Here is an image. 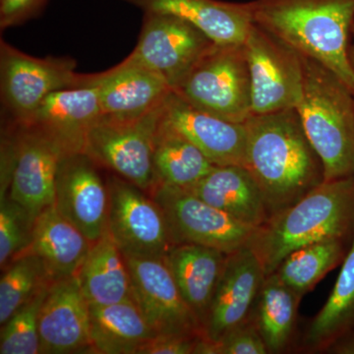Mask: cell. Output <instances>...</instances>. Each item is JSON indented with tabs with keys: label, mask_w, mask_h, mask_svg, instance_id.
<instances>
[{
	"label": "cell",
	"mask_w": 354,
	"mask_h": 354,
	"mask_svg": "<svg viewBox=\"0 0 354 354\" xmlns=\"http://www.w3.org/2000/svg\"><path fill=\"white\" fill-rule=\"evenodd\" d=\"M244 123L243 167L259 185L270 218L323 183L322 162L305 134L297 109L252 114Z\"/></svg>",
	"instance_id": "cell-1"
},
{
	"label": "cell",
	"mask_w": 354,
	"mask_h": 354,
	"mask_svg": "<svg viewBox=\"0 0 354 354\" xmlns=\"http://www.w3.org/2000/svg\"><path fill=\"white\" fill-rule=\"evenodd\" d=\"M354 176L323 181L292 206L257 227L249 247L266 276L297 249L317 242L353 239Z\"/></svg>",
	"instance_id": "cell-2"
},
{
	"label": "cell",
	"mask_w": 354,
	"mask_h": 354,
	"mask_svg": "<svg viewBox=\"0 0 354 354\" xmlns=\"http://www.w3.org/2000/svg\"><path fill=\"white\" fill-rule=\"evenodd\" d=\"M256 24L304 57L325 65L354 94V67L348 38L354 21V0H255Z\"/></svg>",
	"instance_id": "cell-3"
},
{
	"label": "cell",
	"mask_w": 354,
	"mask_h": 354,
	"mask_svg": "<svg viewBox=\"0 0 354 354\" xmlns=\"http://www.w3.org/2000/svg\"><path fill=\"white\" fill-rule=\"evenodd\" d=\"M304 83L297 113L320 158L324 181L354 176V94L339 76L302 55Z\"/></svg>",
	"instance_id": "cell-4"
},
{
	"label": "cell",
	"mask_w": 354,
	"mask_h": 354,
	"mask_svg": "<svg viewBox=\"0 0 354 354\" xmlns=\"http://www.w3.org/2000/svg\"><path fill=\"white\" fill-rule=\"evenodd\" d=\"M172 91L201 111L232 122H245L253 113L244 44H214Z\"/></svg>",
	"instance_id": "cell-5"
},
{
	"label": "cell",
	"mask_w": 354,
	"mask_h": 354,
	"mask_svg": "<svg viewBox=\"0 0 354 354\" xmlns=\"http://www.w3.org/2000/svg\"><path fill=\"white\" fill-rule=\"evenodd\" d=\"M162 108L164 102L142 118L130 121L102 118L88 133L84 153L100 167L152 194L158 185L153 147Z\"/></svg>",
	"instance_id": "cell-6"
},
{
	"label": "cell",
	"mask_w": 354,
	"mask_h": 354,
	"mask_svg": "<svg viewBox=\"0 0 354 354\" xmlns=\"http://www.w3.org/2000/svg\"><path fill=\"white\" fill-rule=\"evenodd\" d=\"M70 57L39 58L0 41V95L12 124H24L53 93L80 86L82 74Z\"/></svg>",
	"instance_id": "cell-7"
},
{
	"label": "cell",
	"mask_w": 354,
	"mask_h": 354,
	"mask_svg": "<svg viewBox=\"0 0 354 354\" xmlns=\"http://www.w3.org/2000/svg\"><path fill=\"white\" fill-rule=\"evenodd\" d=\"M244 48L250 71L252 113L297 109L304 92L302 55L255 22Z\"/></svg>",
	"instance_id": "cell-8"
},
{
	"label": "cell",
	"mask_w": 354,
	"mask_h": 354,
	"mask_svg": "<svg viewBox=\"0 0 354 354\" xmlns=\"http://www.w3.org/2000/svg\"><path fill=\"white\" fill-rule=\"evenodd\" d=\"M151 196L164 211L174 245L197 244L232 254L248 246L257 230L181 188L160 184Z\"/></svg>",
	"instance_id": "cell-9"
},
{
	"label": "cell",
	"mask_w": 354,
	"mask_h": 354,
	"mask_svg": "<svg viewBox=\"0 0 354 354\" xmlns=\"http://www.w3.org/2000/svg\"><path fill=\"white\" fill-rule=\"evenodd\" d=\"M108 232L123 255L165 258L174 246L162 209L151 195L127 179H106Z\"/></svg>",
	"instance_id": "cell-10"
},
{
	"label": "cell",
	"mask_w": 354,
	"mask_h": 354,
	"mask_svg": "<svg viewBox=\"0 0 354 354\" xmlns=\"http://www.w3.org/2000/svg\"><path fill=\"white\" fill-rule=\"evenodd\" d=\"M215 43L187 21L162 13H144L130 59L164 78L172 90Z\"/></svg>",
	"instance_id": "cell-11"
},
{
	"label": "cell",
	"mask_w": 354,
	"mask_h": 354,
	"mask_svg": "<svg viewBox=\"0 0 354 354\" xmlns=\"http://www.w3.org/2000/svg\"><path fill=\"white\" fill-rule=\"evenodd\" d=\"M123 256L131 278L133 299L153 335L203 337L201 324L181 295L165 258Z\"/></svg>",
	"instance_id": "cell-12"
},
{
	"label": "cell",
	"mask_w": 354,
	"mask_h": 354,
	"mask_svg": "<svg viewBox=\"0 0 354 354\" xmlns=\"http://www.w3.org/2000/svg\"><path fill=\"white\" fill-rule=\"evenodd\" d=\"M99 167L86 153L65 155L55 180V208L92 244L108 232L109 187Z\"/></svg>",
	"instance_id": "cell-13"
},
{
	"label": "cell",
	"mask_w": 354,
	"mask_h": 354,
	"mask_svg": "<svg viewBox=\"0 0 354 354\" xmlns=\"http://www.w3.org/2000/svg\"><path fill=\"white\" fill-rule=\"evenodd\" d=\"M11 125L15 130L16 162L7 196L35 221L44 209L55 206L58 165L65 155L38 130Z\"/></svg>",
	"instance_id": "cell-14"
},
{
	"label": "cell",
	"mask_w": 354,
	"mask_h": 354,
	"mask_svg": "<svg viewBox=\"0 0 354 354\" xmlns=\"http://www.w3.org/2000/svg\"><path fill=\"white\" fill-rule=\"evenodd\" d=\"M102 118L99 93L83 74L80 86L53 93L27 122L18 125L38 130L70 155L84 153L88 133Z\"/></svg>",
	"instance_id": "cell-15"
},
{
	"label": "cell",
	"mask_w": 354,
	"mask_h": 354,
	"mask_svg": "<svg viewBox=\"0 0 354 354\" xmlns=\"http://www.w3.org/2000/svg\"><path fill=\"white\" fill-rule=\"evenodd\" d=\"M39 353H94L88 305L78 277L53 281L41 306Z\"/></svg>",
	"instance_id": "cell-16"
},
{
	"label": "cell",
	"mask_w": 354,
	"mask_h": 354,
	"mask_svg": "<svg viewBox=\"0 0 354 354\" xmlns=\"http://www.w3.org/2000/svg\"><path fill=\"white\" fill-rule=\"evenodd\" d=\"M266 277L250 247L228 254L203 327V337L216 342L246 322Z\"/></svg>",
	"instance_id": "cell-17"
},
{
	"label": "cell",
	"mask_w": 354,
	"mask_h": 354,
	"mask_svg": "<svg viewBox=\"0 0 354 354\" xmlns=\"http://www.w3.org/2000/svg\"><path fill=\"white\" fill-rule=\"evenodd\" d=\"M99 93L102 118L130 121L160 106L172 88L164 78L130 58L108 71L84 74Z\"/></svg>",
	"instance_id": "cell-18"
},
{
	"label": "cell",
	"mask_w": 354,
	"mask_h": 354,
	"mask_svg": "<svg viewBox=\"0 0 354 354\" xmlns=\"http://www.w3.org/2000/svg\"><path fill=\"white\" fill-rule=\"evenodd\" d=\"M162 120L183 135L215 165H244L245 123L232 122L195 108L171 91L164 102Z\"/></svg>",
	"instance_id": "cell-19"
},
{
	"label": "cell",
	"mask_w": 354,
	"mask_h": 354,
	"mask_svg": "<svg viewBox=\"0 0 354 354\" xmlns=\"http://www.w3.org/2000/svg\"><path fill=\"white\" fill-rule=\"evenodd\" d=\"M144 13H162L187 21L216 44H244L252 27V3L221 0H121Z\"/></svg>",
	"instance_id": "cell-20"
},
{
	"label": "cell",
	"mask_w": 354,
	"mask_h": 354,
	"mask_svg": "<svg viewBox=\"0 0 354 354\" xmlns=\"http://www.w3.org/2000/svg\"><path fill=\"white\" fill-rule=\"evenodd\" d=\"M184 190L253 227L270 218L259 185L242 165H216L199 183Z\"/></svg>",
	"instance_id": "cell-21"
},
{
	"label": "cell",
	"mask_w": 354,
	"mask_h": 354,
	"mask_svg": "<svg viewBox=\"0 0 354 354\" xmlns=\"http://www.w3.org/2000/svg\"><path fill=\"white\" fill-rule=\"evenodd\" d=\"M91 246L81 230L51 206L35 218L31 242L23 254L38 256L55 281L76 276Z\"/></svg>",
	"instance_id": "cell-22"
},
{
	"label": "cell",
	"mask_w": 354,
	"mask_h": 354,
	"mask_svg": "<svg viewBox=\"0 0 354 354\" xmlns=\"http://www.w3.org/2000/svg\"><path fill=\"white\" fill-rule=\"evenodd\" d=\"M228 254L197 244H176L165 257L186 304L204 327Z\"/></svg>",
	"instance_id": "cell-23"
},
{
	"label": "cell",
	"mask_w": 354,
	"mask_h": 354,
	"mask_svg": "<svg viewBox=\"0 0 354 354\" xmlns=\"http://www.w3.org/2000/svg\"><path fill=\"white\" fill-rule=\"evenodd\" d=\"M77 277L90 306L133 298L127 261L108 232L92 244Z\"/></svg>",
	"instance_id": "cell-24"
},
{
	"label": "cell",
	"mask_w": 354,
	"mask_h": 354,
	"mask_svg": "<svg viewBox=\"0 0 354 354\" xmlns=\"http://www.w3.org/2000/svg\"><path fill=\"white\" fill-rule=\"evenodd\" d=\"M91 341L93 353L138 354L153 333L133 298L90 306Z\"/></svg>",
	"instance_id": "cell-25"
},
{
	"label": "cell",
	"mask_w": 354,
	"mask_h": 354,
	"mask_svg": "<svg viewBox=\"0 0 354 354\" xmlns=\"http://www.w3.org/2000/svg\"><path fill=\"white\" fill-rule=\"evenodd\" d=\"M354 329V232L337 281L327 302L304 337L307 351H325Z\"/></svg>",
	"instance_id": "cell-26"
},
{
	"label": "cell",
	"mask_w": 354,
	"mask_h": 354,
	"mask_svg": "<svg viewBox=\"0 0 354 354\" xmlns=\"http://www.w3.org/2000/svg\"><path fill=\"white\" fill-rule=\"evenodd\" d=\"M301 295L277 276L266 277L250 318L259 330L268 353H283L292 337Z\"/></svg>",
	"instance_id": "cell-27"
},
{
	"label": "cell",
	"mask_w": 354,
	"mask_h": 354,
	"mask_svg": "<svg viewBox=\"0 0 354 354\" xmlns=\"http://www.w3.org/2000/svg\"><path fill=\"white\" fill-rule=\"evenodd\" d=\"M153 167L158 185L186 189L199 183L216 165L189 140L165 124L162 118L153 147Z\"/></svg>",
	"instance_id": "cell-28"
},
{
	"label": "cell",
	"mask_w": 354,
	"mask_h": 354,
	"mask_svg": "<svg viewBox=\"0 0 354 354\" xmlns=\"http://www.w3.org/2000/svg\"><path fill=\"white\" fill-rule=\"evenodd\" d=\"M346 242L334 239L302 247L290 253L274 272L285 285L304 297L344 260L348 251Z\"/></svg>",
	"instance_id": "cell-29"
},
{
	"label": "cell",
	"mask_w": 354,
	"mask_h": 354,
	"mask_svg": "<svg viewBox=\"0 0 354 354\" xmlns=\"http://www.w3.org/2000/svg\"><path fill=\"white\" fill-rule=\"evenodd\" d=\"M51 283L53 281L38 256L26 253L13 260L2 270L0 279V326Z\"/></svg>",
	"instance_id": "cell-30"
},
{
	"label": "cell",
	"mask_w": 354,
	"mask_h": 354,
	"mask_svg": "<svg viewBox=\"0 0 354 354\" xmlns=\"http://www.w3.org/2000/svg\"><path fill=\"white\" fill-rule=\"evenodd\" d=\"M50 285L44 286L1 325L0 354L39 353V314Z\"/></svg>",
	"instance_id": "cell-31"
},
{
	"label": "cell",
	"mask_w": 354,
	"mask_h": 354,
	"mask_svg": "<svg viewBox=\"0 0 354 354\" xmlns=\"http://www.w3.org/2000/svg\"><path fill=\"white\" fill-rule=\"evenodd\" d=\"M0 267L6 269L30 245L34 220L8 196L0 198Z\"/></svg>",
	"instance_id": "cell-32"
},
{
	"label": "cell",
	"mask_w": 354,
	"mask_h": 354,
	"mask_svg": "<svg viewBox=\"0 0 354 354\" xmlns=\"http://www.w3.org/2000/svg\"><path fill=\"white\" fill-rule=\"evenodd\" d=\"M267 353L263 337L251 318L230 330L218 341H208L202 337L195 349V354Z\"/></svg>",
	"instance_id": "cell-33"
},
{
	"label": "cell",
	"mask_w": 354,
	"mask_h": 354,
	"mask_svg": "<svg viewBox=\"0 0 354 354\" xmlns=\"http://www.w3.org/2000/svg\"><path fill=\"white\" fill-rule=\"evenodd\" d=\"M48 0H0L1 31L25 24L41 13Z\"/></svg>",
	"instance_id": "cell-34"
},
{
	"label": "cell",
	"mask_w": 354,
	"mask_h": 354,
	"mask_svg": "<svg viewBox=\"0 0 354 354\" xmlns=\"http://www.w3.org/2000/svg\"><path fill=\"white\" fill-rule=\"evenodd\" d=\"M201 337L183 334L153 335L139 349L138 354H195Z\"/></svg>",
	"instance_id": "cell-35"
},
{
	"label": "cell",
	"mask_w": 354,
	"mask_h": 354,
	"mask_svg": "<svg viewBox=\"0 0 354 354\" xmlns=\"http://www.w3.org/2000/svg\"><path fill=\"white\" fill-rule=\"evenodd\" d=\"M328 351L335 353L354 354V329L335 342Z\"/></svg>",
	"instance_id": "cell-36"
},
{
	"label": "cell",
	"mask_w": 354,
	"mask_h": 354,
	"mask_svg": "<svg viewBox=\"0 0 354 354\" xmlns=\"http://www.w3.org/2000/svg\"><path fill=\"white\" fill-rule=\"evenodd\" d=\"M349 58H351V64H353V66L354 67V44L351 50L349 51Z\"/></svg>",
	"instance_id": "cell-37"
}]
</instances>
